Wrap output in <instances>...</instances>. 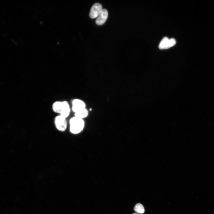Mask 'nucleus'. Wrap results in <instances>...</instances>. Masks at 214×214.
<instances>
[{"label": "nucleus", "instance_id": "6", "mask_svg": "<svg viewBox=\"0 0 214 214\" xmlns=\"http://www.w3.org/2000/svg\"><path fill=\"white\" fill-rule=\"evenodd\" d=\"M85 104L83 101L78 99L73 100L72 102V110L75 113L85 108Z\"/></svg>", "mask_w": 214, "mask_h": 214}, {"label": "nucleus", "instance_id": "9", "mask_svg": "<svg viewBox=\"0 0 214 214\" xmlns=\"http://www.w3.org/2000/svg\"><path fill=\"white\" fill-rule=\"evenodd\" d=\"M88 114L87 111L84 108L75 113V116L83 119V118L86 117Z\"/></svg>", "mask_w": 214, "mask_h": 214}, {"label": "nucleus", "instance_id": "3", "mask_svg": "<svg viewBox=\"0 0 214 214\" xmlns=\"http://www.w3.org/2000/svg\"><path fill=\"white\" fill-rule=\"evenodd\" d=\"M176 43V40L174 38L169 39L167 37H165L160 42L159 48L160 49H167L175 45Z\"/></svg>", "mask_w": 214, "mask_h": 214}, {"label": "nucleus", "instance_id": "10", "mask_svg": "<svg viewBox=\"0 0 214 214\" xmlns=\"http://www.w3.org/2000/svg\"><path fill=\"white\" fill-rule=\"evenodd\" d=\"M134 210L136 213L140 214L144 213L145 211L143 206L140 203H138L136 204L134 208Z\"/></svg>", "mask_w": 214, "mask_h": 214}, {"label": "nucleus", "instance_id": "4", "mask_svg": "<svg viewBox=\"0 0 214 214\" xmlns=\"http://www.w3.org/2000/svg\"><path fill=\"white\" fill-rule=\"evenodd\" d=\"M102 10V6L100 4L96 3L92 6L89 12V17L92 19L97 18Z\"/></svg>", "mask_w": 214, "mask_h": 214}, {"label": "nucleus", "instance_id": "2", "mask_svg": "<svg viewBox=\"0 0 214 214\" xmlns=\"http://www.w3.org/2000/svg\"><path fill=\"white\" fill-rule=\"evenodd\" d=\"M54 123L56 129L60 131L64 132L67 128V123L66 118L60 115L55 117Z\"/></svg>", "mask_w": 214, "mask_h": 214}, {"label": "nucleus", "instance_id": "8", "mask_svg": "<svg viewBox=\"0 0 214 214\" xmlns=\"http://www.w3.org/2000/svg\"><path fill=\"white\" fill-rule=\"evenodd\" d=\"M63 107V101H57L54 102L52 105V109L55 113L60 114Z\"/></svg>", "mask_w": 214, "mask_h": 214}, {"label": "nucleus", "instance_id": "11", "mask_svg": "<svg viewBox=\"0 0 214 214\" xmlns=\"http://www.w3.org/2000/svg\"><path fill=\"white\" fill-rule=\"evenodd\" d=\"M133 214H139L134 213H133Z\"/></svg>", "mask_w": 214, "mask_h": 214}, {"label": "nucleus", "instance_id": "1", "mask_svg": "<svg viewBox=\"0 0 214 214\" xmlns=\"http://www.w3.org/2000/svg\"><path fill=\"white\" fill-rule=\"evenodd\" d=\"M70 130L73 134H77L83 130L84 122L82 119L76 117L71 118L69 120Z\"/></svg>", "mask_w": 214, "mask_h": 214}, {"label": "nucleus", "instance_id": "5", "mask_svg": "<svg viewBox=\"0 0 214 214\" xmlns=\"http://www.w3.org/2000/svg\"><path fill=\"white\" fill-rule=\"evenodd\" d=\"M108 14V11L106 9H102L96 20V24L99 25L103 24L107 19Z\"/></svg>", "mask_w": 214, "mask_h": 214}, {"label": "nucleus", "instance_id": "7", "mask_svg": "<svg viewBox=\"0 0 214 214\" xmlns=\"http://www.w3.org/2000/svg\"><path fill=\"white\" fill-rule=\"evenodd\" d=\"M70 111V105L68 102L63 101V107L60 114H59L67 118L69 116Z\"/></svg>", "mask_w": 214, "mask_h": 214}]
</instances>
